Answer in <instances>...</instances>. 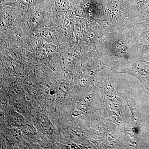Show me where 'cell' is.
Returning a JSON list of instances; mask_svg holds the SVG:
<instances>
[{
	"mask_svg": "<svg viewBox=\"0 0 149 149\" xmlns=\"http://www.w3.org/2000/svg\"><path fill=\"white\" fill-rule=\"evenodd\" d=\"M23 85L25 91L28 93H32L36 90L37 84L32 80H27L24 81Z\"/></svg>",
	"mask_w": 149,
	"mask_h": 149,
	"instance_id": "5bb4252c",
	"label": "cell"
},
{
	"mask_svg": "<svg viewBox=\"0 0 149 149\" xmlns=\"http://www.w3.org/2000/svg\"><path fill=\"white\" fill-rule=\"evenodd\" d=\"M10 102L11 105L14 111L21 113L24 111V106L19 98L13 97L11 99Z\"/></svg>",
	"mask_w": 149,
	"mask_h": 149,
	"instance_id": "7c38bea8",
	"label": "cell"
},
{
	"mask_svg": "<svg viewBox=\"0 0 149 149\" xmlns=\"http://www.w3.org/2000/svg\"><path fill=\"white\" fill-rule=\"evenodd\" d=\"M136 33V43L137 45L138 56L144 51L149 49V31H143Z\"/></svg>",
	"mask_w": 149,
	"mask_h": 149,
	"instance_id": "3957f363",
	"label": "cell"
},
{
	"mask_svg": "<svg viewBox=\"0 0 149 149\" xmlns=\"http://www.w3.org/2000/svg\"><path fill=\"white\" fill-rule=\"evenodd\" d=\"M39 123L42 129L46 133H50L53 130L52 123L46 115L42 114L39 117Z\"/></svg>",
	"mask_w": 149,
	"mask_h": 149,
	"instance_id": "9c48e42d",
	"label": "cell"
},
{
	"mask_svg": "<svg viewBox=\"0 0 149 149\" xmlns=\"http://www.w3.org/2000/svg\"><path fill=\"white\" fill-rule=\"evenodd\" d=\"M6 136L10 142L18 143L21 141L23 136L21 130L17 128H12L7 131Z\"/></svg>",
	"mask_w": 149,
	"mask_h": 149,
	"instance_id": "ba28073f",
	"label": "cell"
},
{
	"mask_svg": "<svg viewBox=\"0 0 149 149\" xmlns=\"http://www.w3.org/2000/svg\"><path fill=\"white\" fill-rule=\"evenodd\" d=\"M46 87L48 90L51 91H54L56 89L57 84L54 80H50L47 81L45 84Z\"/></svg>",
	"mask_w": 149,
	"mask_h": 149,
	"instance_id": "2e32d148",
	"label": "cell"
},
{
	"mask_svg": "<svg viewBox=\"0 0 149 149\" xmlns=\"http://www.w3.org/2000/svg\"><path fill=\"white\" fill-rule=\"evenodd\" d=\"M109 1V0H102V3H104L107 2Z\"/></svg>",
	"mask_w": 149,
	"mask_h": 149,
	"instance_id": "ffe728a7",
	"label": "cell"
},
{
	"mask_svg": "<svg viewBox=\"0 0 149 149\" xmlns=\"http://www.w3.org/2000/svg\"><path fill=\"white\" fill-rule=\"evenodd\" d=\"M16 13L12 10H7L1 13V20L2 24L5 26H10L14 22Z\"/></svg>",
	"mask_w": 149,
	"mask_h": 149,
	"instance_id": "5b68a950",
	"label": "cell"
},
{
	"mask_svg": "<svg viewBox=\"0 0 149 149\" xmlns=\"http://www.w3.org/2000/svg\"><path fill=\"white\" fill-rule=\"evenodd\" d=\"M9 120L12 125L15 127H22L24 124V118L21 113L16 111L11 112Z\"/></svg>",
	"mask_w": 149,
	"mask_h": 149,
	"instance_id": "8992f818",
	"label": "cell"
},
{
	"mask_svg": "<svg viewBox=\"0 0 149 149\" xmlns=\"http://www.w3.org/2000/svg\"><path fill=\"white\" fill-rule=\"evenodd\" d=\"M44 14L41 12L35 13L30 24L31 29L35 30L42 22L44 20Z\"/></svg>",
	"mask_w": 149,
	"mask_h": 149,
	"instance_id": "8fae6325",
	"label": "cell"
},
{
	"mask_svg": "<svg viewBox=\"0 0 149 149\" xmlns=\"http://www.w3.org/2000/svg\"><path fill=\"white\" fill-rule=\"evenodd\" d=\"M103 5L107 19L106 27L120 29L133 27L135 17L126 0H109Z\"/></svg>",
	"mask_w": 149,
	"mask_h": 149,
	"instance_id": "7a4b0ae2",
	"label": "cell"
},
{
	"mask_svg": "<svg viewBox=\"0 0 149 149\" xmlns=\"http://www.w3.org/2000/svg\"><path fill=\"white\" fill-rule=\"evenodd\" d=\"M21 131L22 136L28 137H33L37 134L36 130L32 125L29 124H25L21 127Z\"/></svg>",
	"mask_w": 149,
	"mask_h": 149,
	"instance_id": "4fadbf2b",
	"label": "cell"
},
{
	"mask_svg": "<svg viewBox=\"0 0 149 149\" xmlns=\"http://www.w3.org/2000/svg\"><path fill=\"white\" fill-rule=\"evenodd\" d=\"M47 52L45 49H39L38 51V57H41L42 58H44L46 56H47Z\"/></svg>",
	"mask_w": 149,
	"mask_h": 149,
	"instance_id": "ac0fdd59",
	"label": "cell"
},
{
	"mask_svg": "<svg viewBox=\"0 0 149 149\" xmlns=\"http://www.w3.org/2000/svg\"><path fill=\"white\" fill-rule=\"evenodd\" d=\"M57 93L60 95H63L65 94V83H61L57 85L56 88Z\"/></svg>",
	"mask_w": 149,
	"mask_h": 149,
	"instance_id": "e0dca14e",
	"label": "cell"
},
{
	"mask_svg": "<svg viewBox=\"0 0 149 149\" xmlns=\"http://www.w3.org/2000/svg\"><path fill=\"white\" fill-rule=\"evenodd\" d=\"M35 30L38 36L42 37L43 40L48 43L52 42L55 37L54 32L47 28H36Z\"/></svg>",
	"mask_w": 149,
	"mask_h": 149,
	"instance_id": "52a82bcc",
	"label": "cell"
},
{
	"mask_svg": "<svg viewBox=\"0 0 149 149\" xmlns=\"http://www.w3.org/2000/svg\"><path fill=\"white\" fill-rule=\"evenodd\" d=\"M147 1V0H126L127 5L135 18L146 9Z\"/></svg>",
	"mask_w": 149,
	"mask_h": 149,
	"instance_id": "277c9868",
	"label": "cell"
},
{
	"mask_svg": "<svg viewBox=\"0 0 149 149\" xmlns=\"http://www.w3.org/2000/svg\"><path fill=\"white\" fill-rule=\"evenodd\" d=\"M136 33L133 27L104 29L100 41L103 55L113 60H132L138 57Z\"/></svg>",
	"mask_w": 149,
	"mask_h": 149,
	"instance_id": "6da1fadb",
	"label": "cell"
},
{
	"mask_svg": "<svg viewBox=\"0 0 149 149\" xmlns=\"http://www.w3.org/2000/svg\"><path fill=\"white\" fill-rule=\"evenodd\" d=\"M24 87L19 84L12 85L9 89V92L12 95L16 97L19 98L23 96L24 94Z\"/></svg>",
	"mask_w": 149,
	"mask_h": 149,
	"instance_id": "30bf717a",
	"label": "cell"
},
{
	"mask_svg": "<svg viewBox=\"0 0 149 149\" xmlns=\"http://www.w3.org/2000/svg\"><path fill=\"white\" fill-rule=\"evenodd\" d=\"M47 54L48 56H50L53 55L56 50V47L52 44H48L45 47Z\"/></svg>",
	"mask_w": 149,
	"mask_h": 149,
	"instance_id": "9a60e30c",
	"label": "cell"
},
{
	"mask_svg": "<svg viewBox=\"0 0 149 149\" xmlns=\"http://www.w3.org/2000/svg\"><path fill=\"white\" fill-rule=\"evenodd\" d=\"M146 8H149V0H147L146 4Z\"/></svg>",
	"mask_w": 149,
	"mask_h": 149,
	"instance_id": "d6986e66",
	"label": "cell"
}]
</instances>
